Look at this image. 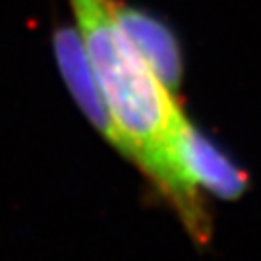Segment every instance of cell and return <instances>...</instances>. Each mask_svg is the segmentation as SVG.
Masks as SVG:
<instances>
[{
	"mask_svg": "<svg viewBox=\"0 0 261 261\" xmlns=\"http://www.w3.org/2000/svg\"><path fill=\"white\" fill-rule=\"evenodd\" d=\"M112 128V143L136 159L165 192L170 149L186 122L172 87L132 39L116 0H68Z\"/></svg>",
	"mask_w": 261,
	"mask_h": 261,
	"instance_id": "1",
	"label": "cell"
},
{
	"mask_svg": "<svg viewBox=\"0 0 261 261\" xmlns=\"http://www.w3.org/2000/svg\"><path fill=\"white\" fill-rule=\"evenodd\" d=\"M248 178L211 140L184 122L170 149V194L190 226L201 232L203 213L196 201V186L217 197L234 199L244 192Z\"/></svg>",
	"mask_w": 261,
	"mask_h": 261,
	"instance_id": "2",
	"label": "cell"
},
{
	"mask_svg": "<svg viewBox=\"0 0 261 261\" xmlns=\"http://www.w3.org/2000/svg\"><path fill=\"white\" fill-rule=\"evenodd\" d=\"M55 55L70 93L74 95L75 103L85 112V116L95 124V128L107 138H112L111 118L105 109L103 97L87 62L84 47L74 28L58 29L55 33Z\"/></svg>",
	"mask_w": 261,
	"mask_h": 261,
	"instance_id": "3",
	"label": "cell"
},
{
	"mask_svg": "<svg viewBox=\"0 0 261 261\" xmlns=\"http://www.w3.org/2000/svg\"><path fill=\"white\" fill-rule=\"evenodd\" d=\"M118 14L132 39L138 43L157 74L165 80V84L174 87L180 77V55L170 31L147 14L126 8L122 4H118Z\"/></svg>",
	"mask_w": 261,
	"mask_h": 261,
	"instance_id": "4",
	"label": "cell"
}]
</instances>
